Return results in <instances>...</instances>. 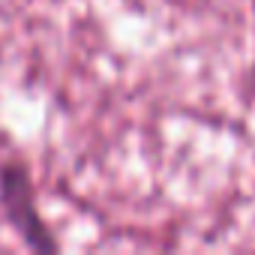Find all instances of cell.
Here are the masks:
<instances>
[]
</instances>
